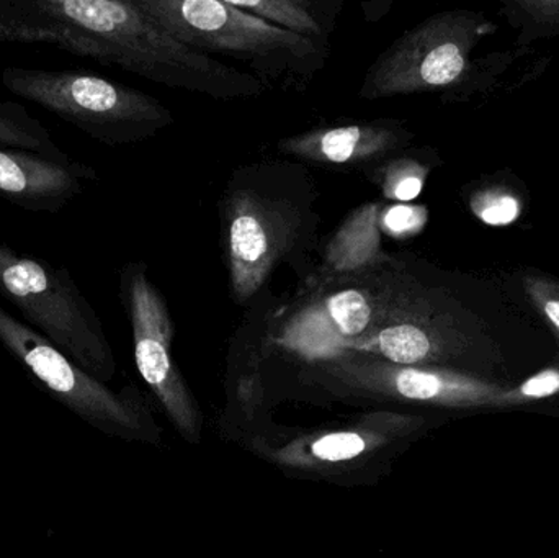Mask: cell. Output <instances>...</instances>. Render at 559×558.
Listing matches in <instances>:
<instances>
[{"instance_id": "cell-19", "label": "cell", "mask_w": 559, "mask_h": 558, "mask_svg": "<svg viewBox=\"0 0 559 558\" xmlns=\"http://www.w3.org/2000/svg\"><path fill=\"white\" fill-rule=\"evenodd\" d=\"M524 290L532 307L540 313L559 343V278L540 272L527 274Z\"/></svg>"}, {"instance_id": "cell-7", "label": "cell", "mask_w": 559, "mask_h": 558, "mask_svg": "<svg viewBox=\"0 0 559 558\" xmlns=\"http://www.w3.org/2000/svg\"><path fill=\"white\" fill-rule=\"evenodd\" d=\"M298 379L337 399L447 408H501L506 389L463 370L397 366L360 354L299 366Z\"/></svg>"}, {"instance_id": "cell-17", "label": "cell", "mask_w": 559, "mask_h": 558, "mask_svg": "<svg viewBox=\"0 0 559 558\" xmlns=\"http://www.w3.org/2000/svg\"><path fill=\"white\" fill-rule=\"evenodd\" d=\"M0 150H23L56 161L72 159L59 150L48 128L19 102H0Z\"/></svg>"}, {"instance_id": "cell-14", "label": "cell", "mask_w": 559, "mask_h": 558, "mask_svg": "<svg viewBox=\"0 0 559 558\" xmlns=\"http://www.w3.org/2000/svg\"><path fill=\"white\" fill-rule=\"evenodd\" d=\"M383 210L380 202L355 209L329 239L322 252V264L314 269L316 274H348L384 261L390 252L383 248Z\"/></svg>"}, {"instance_id": "cell-20", "label": "cell", "mask_w": 559, "mask_h": 558, "mask_svg": "<svg viewBox=\"0 0 559 558\" xmlns=\"http://www.w3.org/2000/svg\"><path fill=\"white\" fill-rule=\"evenodd\" d=\"M559 395V364L540 370L521 385L504 389L501 399L502 406L525 405L538 400L551 399Z\"/></svg>"}, {"instance_id": "cell-11", "label": "cell", "mask_w": 559, "mask_h": 558, "mask_svg": "<svg viewBox=\"0 0 559 558\" xmlns=\"http://www.w3.org/2000/svg\"><path fill=\"white\" fill-rule=\"evenodd\" d=\"M426 426L419 416L396 413H373L358 425L322 432L312 438H299L285 448L272 451L275 462L299 471L334 475L345 465H370L373 459H384L391 446L407 439Z\"/></svg>"}, {"instance_id": "cell-2", "label": "cell", "mask_w": 559, "mask_h": 558, "mask_svg": "<svg viewBox=\"0 0 559 558\" xmlns=\"http://www.w3.org/2000/svg\"><path fill=\"white\" fill-rule=\"evenodd\" d=\"M72 13L97 48V61L147 81L216 100L271 91L251 72L225 64L160 28L136 0H71Z\"/></svg>"}, {"instance_id": "cell-16", "label": "cell", "mask_w": 559, "mask_h": 558, "mask_svg": "<svg viewBox=\"0 0 559 558\" xmlns=\"http://www.w3.org/2000/svg\"><path fill=\"white\" fill-rule=\"evenodd\" d=\"M430 169L432 166L423 156L411 153L407 147L368 167L364 174L380 189L384 199L406 203L420 195Z\"/></svg>"}, {"instance_id": "cell-8", "label": "cell", "mask_w": 559, "mask_h": 558, "mask_svg": "<svg viewBox=\"0 0 559 558\" xmlns=\"http://www.w3.org/2000/svg\"><path fill=\"white\" fill-rule=\"evenodd\" d=\"M488 26L485 16L469 10L424 20L371 62L360 97L378 100L452 87L468 72L469 56Z\"/></svg>"}, {"instance_id": "cell-4", "label": "cell", "mask_w": 559, "mask_h": 558, "mask_svg": "<svg viewBox=\"0 0 559 558\" xmlns=\"http://www.w3.org/2000/svg\"><path fill=\"white\" fill-rule=\"evenodd\" d=\"M481 341L478 320L432 268L414 258L386 318L344 354L378 357L397 366L456 369ZM342 354V356H344Z\"/></svg>"}, {"instance_id": "cell-15", "label": "cell", "mask_w": 559, "mask_h": 558, "mask_svg": "<svg viewBox=\"0 0 559 558\" xmlns=\"http://www.w3.org/2000/svg\"><path fill=\"white\" fill-rule=\"evenodd\" d=\"M231 5L265 20L271 25L305 36L329 48L335 19L342 9L338 0H228Z\"/></svg>"}, {"instance_id": "cell-3", "label": "cell", "mask_w": 559, "mask_h": 558, "mask_svg": "<svg viewBox=\"0 0 559 558\" xmlns=\"http://www.w3.org/2000/svg\"><path fill=\"white\" fill-rule=\"evenodd\" d=\"M150 19L183 45L245 62L269 87L308 84L329 48L271 25L228 0H136Z\"/></svg>"}, {"instance_id": "cell-12", "label": "cell", "mask_w": 559, "mask_h": 558, "mask_svg": "<svg viewBox=\"0 0 559 558\" xmlns=\"http://www.w3.org/2000/svg\"><path fill=\"white\" fill-rule=\"evenodd\" d=\"M414 133L400 120L365 121L341 127L312 128L277 143L280 153L305 163L335 169H368L407 150Z\"/></svg>"}, {"instance_id": "cell-1", "label": "cell", "mask_w": 559, "mask_h": 558, "mask_svg": "<svg viewBox=\"0 0 559 558\" xmlns=\"http://www.w3.org/2000/svg\"><path fill=\"white\" fill-rule=\"evenodd\" d=\"M219 219L235 304H254L282 265H289L299 282L314 272L319 190L302 164L277 159L238 167L223 192Z\"/></svg>"}, {"instance_id": "cell-6", "label": "cell", "mask_w": 559, "mask_h": 558, "mask_svg": "<svg viewBox=\"0 0 559 558\" xmlns=\"http://www.w3.org/2000/svg\"><path fill=\"white\" fill-rule=\"evenodd\" d=\"M0 295L85 372L97 380L114 377L117 364L104 324L68 269L0 241Z\"/></svg>"}, {"instance_id": "cell-13", "label": "cell", "mask_w": 559, "mask_h": 558, "mask_svg": "<svg viewBox=\"0 0 559 558\" xmlns=\"http://www.w3.org/2000/svg\"><path fill=\"white\" fill-rule=\"evenodd\" d=\"M98 180L97 170L81 161H56L23 150H0V199L33 213L64 210Z\"/></svg>"}, {"instance_id": "cell-18", "label": "cell", "mask_w": 559, "mask_h": 558, "mask_svg": "<svg viewBox=\"0 0 559 558\" xmlns=\"http://www.w3.org/2000/svg\"><path fill=\"white\" fill-rule=\"evenodd\" d=\"M502 15L521 29L519 43L559 35V0H508Z\"/></svg>"}, {"instance_id": "cell-10", "label": "cell", "mask_w": 559, "mask_h": 558, "mask_svg": "<svg viewBox=\"0 0 559 558\" xmlns=\"http://www.w3.org/2000/svg\"><path fill=\"white\" fill-rule=\"evenodd\" d=\"M120 300L131 324L138 372L183 438L199 441L202 418L173 357L169 307L144 262H128L121 269Z\"/></svg>"}, {"instance_id": "cell-21", "label": "cell", "mask_w": 559, "mask_h": 558, "mask_svg": "<svg viewBox=\"0 0 559 558\" xmlns=\"http://www.w3.org/2000/svg\"><path fill=\"white\" fill-rule=\"evenodd\" d=\"M472 209L488 225H508L519 215L518 200L498 189L476 193Z\"/></svg>"}, {"instance_id": "cell-9", "label": "cell", "mask_w": 559, "mask_h": 558, "mask_svg": "<svg viewBox=\"0 0 559 558\" xmlns=\"http://www.w3.org/2000/svg\"><path fill=\"white\" fill-rule=\"evenodd\" d=\"M0 344L56 400L110 435L157 439V429L140 403L108 390L55 344L22 323L0 305Z\"/></svg>"}, {"instance_id": "cell-5", "label": "cell", "mask_w": 559, "mask_h": 558, "mask_svg": "<svg viewBox=\"0 0 559 558\" xmlns=\"http://www.w3.org/2000/svg\"><path fill=\"white\" fill-rule=\"evenodd\" d=\"M0 81L10 94L39 105L107 146L141 143L174 123L173 111L153 95L94 72L9 66Z\"/></svg>"}, {"instance_id": "cell-22", "label": "cell", "mask_w": 559, "mask_h": 558, "mask_svg": "<svg viewBox=\"0 0 559 558\" xmlns=\"http://www.w3.org/2000/svg\"><path fill=\"white\" fill-rule=\"evenodd\" d=\"M426 222L427 212L424 206H384L381 229L383 235L404 238V236L417 235L426 226Z\"/></svg>"}]
</instances>
